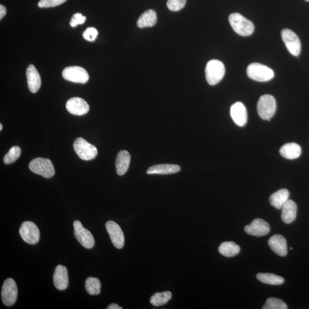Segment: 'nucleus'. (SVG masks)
Returning a JSON list of instances; mask_svg holds the SVG:
<instances>
[{"label": "nucleus", "instance_id": "obj_17", "mask_svg": "<svg viewBox=\"0 0 309 309\" xmlns=\"http://www.w3.org/2000/svg\"><path fill=\"white\" fill-rule=\"evenodd\" d=\"M268 243H269L270 249L277 255L281 257H284L287 255V242L283 235L276 234L271 236Z\"/></svg>", "mask_w": 309, "mask_h": 309}, {"label": "nucleus", "instance_id": "obj_11", "mask_svg": "<svg viewBox=\"0 0 309 309\" xmlns=\"http://www.w3.org/2000/svg\"><path fill=\"white\" fill-rule=\"evenodd\" d=\"M17 286L16 282L12 278H8L3 283L1 297L3 304L7 307H11L15 304L17 298Z\"/></svg>", "mask_w": 309, "mask_h": 309}, {"label": "nucleus", "instance_id": "obj_27", "mask_svg": "<svg viewBox=\"0 0 309 309\" xmlns=\"http://www.w3.org/2000/svg\"><path fill=\"white\" fill-rule=\"evenodd\" d=\"M85 287L89 294L96 295L101 293V283L97 278H88L85 281Z\"/></svg>", "mask_w": 309, "mask_h": 309}, {"label": "nucleus", "instance_id": "obj_38", "mask_svg": "<svg viewBox=\"0 0 309 309\" xmlns=\"http://www.w3.org/2000/svg\"><path fill=\"white\" fill-rule=\"evenodd\" d=\"M306 1H309V0H306Z\"/></svg>", "mask_w": 309, "mask_h": 309}, {"label": "nucleus", "instance_id": "obj_32", "mask_svg": "<svg viewBox=\"0 0 309 309\" xmlns=\"http://www.w3.org/2000/svg\"><path fill=\"white\" fill-rule=\"evenodd\" d=\"M67 0H40L38 3V6L40 8H52L63 3Z\"/></svg>", "mask_w": 309, "mask_h": 309}, {"label": "nucleus", "instance_id": "obj_19", "mask_svg": "<svg viewBox=\"0 0 309 309\" xmlns=\"http://www.w3.org/2000/svg\"><path fill=\"white\" fill-rule=\"evenodd\" d=\"M297 213L296 204L293 201L288 199L282 208V220L286 224H290L296 218Z\"/></svg>", "mask_w": 309, "mask_h": 309}, {"label": "nucleus", "instance_id": "obj_34", "mask_svg": "<svg viewBox=\"0 0 309 309\" xmlns=\"http://www.w3.org/2000/svg\"><path fill=\"white\" fill-rule=\"evenodd\" d=\"M86 20V17L82 16L81 13H77L72 16L70 22L72 27L77 26L79 24H84Z\"/></svg>", "mask_w": 309, "mask_h": 309}, {"label": "nucleus", "instance_id": "obj_24", "mask_svg": "<svg viewBox=\"0 0 309 309\" xmlns=\"http://www.w3.org/2000/svg\"><path fill=\"white\" fill-rule=\"evenodd\" d=\"M157 19L156 13L154 10H147L139 17L137 22V26L140 28L152 27L156 24Z\"/></svg>", "mask_w": 309, "mask_h": 309}, {"label": "nucleus", "instance_id": "obj_18", "mask_svg": "<svg viewBox=\"0 0 309 309\" xmlns=\"http://www.w3.org/2000/svg\"><path fill=\"white\" fill-rule=\"evenodd\" d=\"M26 78L29 91L33 94L39 91L41 84V77L39 72L33 65H29L27 67Z\"/></svg>", "mask_w": 309, "mask_h": 309}, {"label": "nucleus", "instance_id": "obj_6", "mask_svg": "<svg viewBox=\"0 0 309 309\" xmlns=\"http://www.w3.org/2000/svg\"><path fill=\"white\" fill-rule=\"evenodd\" d=\"M74 149L78 157L84 160L94 159L98 154L96 147L82 137H78L75 140Z\"/></svg>", "mask_w": 309, "mask_h": 309}, {"label": "nucleus", "instance_id": "obj_14", "mask_svg": "<svg viewBox=\"0 0 309 309\" xmlns=\"http://www.w3.org/2000/svg\"><path fill=\"white\" fill-rule=\"evenodd\" d=\"M66 108L71 114L77 116L85 115L89 110V106L87 102L80 98L69 99L66 103Z\"/></svg>", "mask_w": 309, "mask_h": 309}, {"label": "nucleus", "instance_id": "obj_26", "mask_svg": "<svg viewBox=\"0 0 309 309\" xmlns=\"http://www.w3.org/2000/svg\"><path fill=\"white\" fill-rule=\"evenodd\" d=\"M257 278L261 283L271 285H280L284 282L283 277L270 273H259Z\"/></svg>", "mask_w": 309, "mask_h": 309}, {"label": "nucleus", "instance_id": "obj_36", "mask_svg": "<svg viewBox=\"0 0 309 309\" xmlns=\"http://www.w3.org/2000/svg\"><path fill=\"white\" fill-rule=\"evenodd\" d=\"M107 309H123L122 307H119L118 305L116 304H111L109 305L107 308Z\"/></svg>", "mask_w": 309, "mask_h": 309}, {"label": "nucleus", "instance_id": "obj_21", "mask_svg": "<svg viewBox=\"0 0 309 309\" xmlns=\"http://www.w3.org/2000/svg\"><path fill=\"white\" fill-rule=\"evenodd\" d=\"M280 154L287 159H295L300 156L302 149L300 145L295 143L284 144L280 150Z\"/></svg>", "mask_w": 309, "mask_h": 309}, {"label": "nucleus", "instance_id": "obj_16", "mask_svg": "<svg viewBox=\"0 0 309 309\" xmlns=\"http://www.w3.org/2000/svg\"><path fill=\"white\" fill-rule=\"evenodd\" d=\"M53 283L54 286L58 290L66 289L69 283L68 270L66 267L61 264L56 266L53 274Z\"/></svg>", "mask_w": 309, "mask_h": 309}, {"label": "nucleus", "instance_id": "obj_25", "mask_svg": "<svg viewBox=\"0 0 309 309\" xmlns=\"http://www.w3.org/2000/svg\"><path fill=\"white\" fill-rule=\"evenodd\" d=\"M219 252L226 257H233L240 252V247L233 242H225L219 247Z\"/></svg>", "mask_w": 309, "mask_h": 309}, {"label": "nucleus", "instance_id": "obj_20", "mask_svg": "<svg viewBox=\"0 0 309 309\" xmlns=\"http://www.w3.org/2000/svg\"><path fill=\"white\" fill-rule=\"evenodd\" d=\"M181 168L176 164H162L154 165L147 171V174L167 175L178 173Z\"/></svg>", "mask_w": 309, "mask_h": 309}, {"label": "nucleus", "instance_id": "obj_31", "mask_svg": "<svg viewBox=\"0 0 309 309\" xmlns=\"http://www.w3.org/2000/svg\"><path fill=\"white\" fill-rule=\"evenodd\" d=\"M187 0H168L167 6L171 11L177 12L183 9Z\"/></svg>", "mask_w": 309, "mask_h": 309}, {"label": "nucleus", "instance_id": "obj_10", "mask_svg": "<svg viewBox=\"0 0 309 309\" xmlns=\"http://www.w3.org/2000/svg\"><path fill=\"white\" fill-rule=\"evenodd\" d=\"M62 74L65 80L76 83L85 84L89 78L87 71L83 68L78 66L65 68Z\"/></svg>", "mask_w": 309, "mask_h": 309}, {"label": "nucleus", "instance_id": "obj_3", "mask_svg": "<svg viewBox=\"0 0 309 309\" xmlns=\"http://www.w3.org/2000/svg\"><path fill=\"white\" fill-rule=\"evenodd\" d=\"M247 75L253 80L264 82L271 80L274 77V71L262 64L254 63L247 68Z\"/></svg>", "mask_w": 309, "mask_h": 309}, {"label": "nucleus", "instance_id": "obj_35", "mask_svg": "<svg viewBox=\"0 0 309 309\" xmlns=\"http://www.w3.org/2000/svg\"><path fill=\"white\" fill-rule=\"evenodd\" d=\"M6 13V9L4 5H0V19L2 20Z\"/></svg>", "mask_w": 309, "mask_h": 309}, {"label": "nucleus", "instance_id": "obj_5", "mask_svg": "<svg viewBox=\"0 0 309 309\" xmlns=\"http://www.w3.org/2000/svg\"><path fill=\"white\" fill-rule=\"evenodd\" d=\"M29 169L34 174L46 178L54 176L55 171L52 161L45 158L38 157L33 159L29 164Z\"/></svg>", "mask_w": 309, "mask_h": 309}, {"label": "nucleus", "instance_id": "obj_28", "mask_svg": "<svg viewBox=\"0 0 309 309\" xmlns=\"http://www.w3.org/2000/svg\"><path fill=\"white\" fill-rule=\"evenodd\" d=\"M172 293L169 291L156 293L151 297L150 302L154 307H161L171 300Z\"/></svg>", "mask_w": 309, "mask_h": 309}, {"label": "nucleus", "instance_id": "obj_1", "mask_svg": "<svg viewBox=\"0 0 309 309\" xmlns=\"http://www.w3.org/2000/svg\"><path fill=\"white\" fill-rule=\"evenodd\" d=\"M229 20L233 30L239 35L248 36L253 34L254 30L253 23L240 14L232 13L230 15Z\"/></svg>", "mask_w": 309, "mask_h": 309}, {"label": "nucleus", "instance_id": "obj_30", "mask_svg": "<svg viewBox=\"0 0 309 309\" xmlns=\"http://www.w3.org/2000/svg\"><path fill=\"white\" fill-rule=\"evenodd\" d=\"M263 309H287V306L283 301L277 298H269L266 301Z\"/></svg>", "mask_w": 309, "mask_h": 309}, {"label": "nucleus", "instance_id": "obj_13", "mask_svg": "<svg viewBox=\"0 0 309 309\" xmlns=\"http://www.w3.org/2000/svg\"><path fill=\"white\" fill-rule=\"evenodd\" d=\"M245 231L249 235L257 237L268 234L270 231L269 223L262 219H256L251 224L245 226Z\"/></svg>", "mask_w": 309, "mask_h": 309}, {"label": "nucleus", "instance_id": "obj_7", "mask_svg": "<svg viewBox=\"0 0 309 309\" xmlns=\"http://www.w3.org/2000/svg\"><path fill=\"white\" fill-rule=\"evenodd\" d=\"M19 232L24 241L26 243L34 245L39 241V229L32 222L26 221L23 223L20 226Z\"/></svg>", "mask_w": 309, "mask_h": 309}, {"label": "nucleus", "instance_id": "obj_2", "mask_svg": "<svg viewBox=\"0 0 309 309\" xmlns=\"http://www.w3.org/2000/svg\"><path fill=\"white\" fill-rule=\"evenodd\" d=\"M206 80L211 85L218 84L224 77L225 68L222 62L218 60L209 61L205 69Z\"/></svg>", "mask_w": 309, "mask_h": 309}, {"label": "nucleus", "instance_id": "obj_23", "mask_svg": "<svg viewBox=\"0 0 309 309\" xmlns=\"http://www.w3.org/2000/svg\"><path fill=\"white\" fill-rule=\"evenodd\" d=\"M288 197L289 191L287 189H281L270 196V204L278 209H282L285 203L288 200Z\"/></svg>", "mask_w": 309, "mask_h": 309}, {"label": "nucleus", "instance_id": "obj_9", "mask_svg": "<svg viewBox=\"0 0 309 309\" xmlns=\"http://www.w3.org/2000/svg\"><path fill=\"white\" fill-rule=\"evenodd\" d=\"M281 36L289 52L294 56H298L301 53V44L297 34L290 29H284L282 30Z\"/></svg>", "mask_w": 309, "mask_h": 309}, {"label": "nucleus", "instance_id": "obj_29", "mask_svg": "<svg viewBox=\"0 0 309 309\" xmlns=\"http://www.w3.org/2000/svg\"><path fill=\"white\" fill-rule=\"evenodd\" d=\"M22 154V150L19 146H13L10 149L9 152L3 157V162L6 164H12L15 162Z\"/></svg>", "mask_w": 309, "mask_h": 309}, {"label": "nucleus", "instance_id": "obj_33", "mask_svg": "<svg viewBox=\"0 0 309 309\" xmlns=\"http://www.w3.org/2000/svg\"><path fill=\"white\" fill-rule=\"evenodd\" d=\"M98 35V30L93 27H88L82 34V36H83L84 39L89 41H95Z\"/></svg>", "mask_w": 309, "mask_h": 309}, {"label": "nucleus", "instance_id": "obj_37", "mask_svg": "<svg viewBox=\"0 0 309 309\" xmlns=\"http://www.w3.org/2000/svg\"><path fill=\"white\" fill-rule=\"evenodd\" d=\"M2 124H0V130H2Z\"/></svg>", "mask_w": 309, "mask_h": 309}, {"label": "nucleus", "instance_id": "obj_4", "mask_svg": "<svg viewBox=\"0 0 309 309\" xmlns=\"http://www.w3.org/2000/svg\"><path fill=\"white\" fill-rule=\"evenodd\" d=\"M276 99L272 95H264L261 96L257 104V111L260 118L270 120L276 111Z\"/></svg>", "mask_w": 309, "mask_h": 309}, {"label": "nucleus", "instance_id": "obj_8", "mask_svg": "<svg viewBox=\"0 0 309 309\" xmlns=\"http://www.w3.org/2000/svg\"><path fill=\"white\" fill-rule=\"evenodd\" d=\"M74 234L76 239L86 249H90L95 245V239L91 232L82 226L78 221L74 222Z\"/></svg>", "mask_w": 309, "mask_h": 309}, {"label": "nucleus", "instance_id": "obj_15", "mask_svg": "<svg viewBox=\"0 0 309 309\" xmlns=\"http://www.w3.org/2000/svg\"><path fill=\"white\" fill-rule=\"evenodd\" d=\"M230 115L237 126L243 127L247 122V112L245 106L241 102H236L230 108Z\"/></svg>", "mask_w": 309, "mask_h": 309}, {"label": "nucleus", "instance_id": "obj_12", "mask_svg": "<svg viewBox=\"0 0 309 309\" xmlns=\"http://www.w3.org/2000/svg\"><path fill=\"white\" fill-rule=\"evenodd\" d=\"M105 228L113 245L117 249L123 248L125 245V235L119 225L114 221H109L106 223Z\"/></svg>", "mask_w": 309, "mask_h": 309}, {"label": "nucleus", "instance_id": "obj_22", "mask_svg": "<svg viewBox=\"0 0 309 309\" xmlns=\"http://www.w3.org/2000/svg\"><path fill=\"white\" fill-rule=\"evenodd\" d=\"M130 161V154L126 150L120 151L116 160V173L123 175L128 170Z\"/></svg>", "mask_w": 309, "mask_h": 309}]
</instances>
